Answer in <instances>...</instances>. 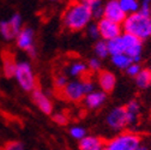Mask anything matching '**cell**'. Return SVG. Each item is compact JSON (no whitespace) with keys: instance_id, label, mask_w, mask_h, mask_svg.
Here are the masks:
<instances>
[{"instance_id":"1","label":"cell","mask_w":151,"mask_h":150,"mask_svg":"<svg viewBox=\"0 0 151 150\" xmlns=\"http://www.w3.org/2000/svg\"><path fill=\"white\" fill-rule=\"evenodd\" d=\"M92 14L90 10L82 4L79 0L72 1L63 14V24L70 31H82L92 22Z\"/></svg>"},{"instance_id":"2","label":"cell","mask_w":151,"mask_h":150,"mask_svg":"<svg viewBox=\"0 0 151 150\" xmlns=\"http://www.w3.org/2000/svg\"><path fill=\"white\" fill-rule=\"evenodd\" d=\"M122 31L131 34L139 40L145 41L151 39V17L139 12L128 14L122 23Z\"/></svg>"},{"instance_id":"3","label":"cell","mask_w":151,"mask_h":150,"mask_svg":"<svg viewBox=\"0 0 151 150\" xmlns=\"http://www.w3.org/2000/svg\"><path fill=\"white\" fill-rule=\"evenodd\" d=\"M142 143V137L132 131H122L113 137L107 144L108 150H136Z\"/></svg>"},{"instance_id":"4","label":"cell","mask_w":151,"mask_h":150,"mask_svg":"<svg viewBox=\"0 0 151 150\" xmlns=\"http://www.w3.org/2000/svg\"><path fill=\"white\" fill-rule=\"evenodd\" d=\"M14 78L17 79L18 85L27 92H31L34 89L37 88L34 69H32L31 64L27 60H22V61L17 63Z\"/></svg>"},{"instance_id":"5","label":"cell","mask_w":151,"mask_h":150,"mask_svg":"<svg viewBox=\"0 0 151 150\" xmlns=\"http://www.w3.org/2000/svg\"><path fill=\"white\" fill-rule=\"evenodd\" d=\"M106 126L114 131V132H122L127 127V117H126V109L125 106H115L113 107L104 118Z\"/></svg>"},{"instance_id":"6","label":"cell","mask_w":151,"mask_h":150,"mask_svg":"<svg viewBox=\"0 0 151 150\" xmlns=\"http://www.w3.org/2000/svg\"><path fill=\"white\" fill-rule=\"evenodd\" d=\"M23 28V18L19 13L12 14L7 21L0 22V35L6 41L16 40Z\"/></svg>"},{"instance_id":"7","label":"cell","mask_w":151,"mask_h":150,"mask_svg":"<svg viewBox=\"0 0 151 150\" xmlns=\"http://www.w3.org/2000/svg\"><path fill=\"white\" fill-rule=\"evenodd\" d=\"M121 39L124 42V53L128 55L133 63H140L143 58V41L126 32H122Z\"/></svg>"},{"instance_id":"8","label":"cell","mask_w":151,"mask_h":150,"mask_svg":"<svg viewBox=\"0 0 151 150\" xmlns=\"http://www.w3.org/2000/svg\"><path fill=\"white\" fill-rule=\"evenodd\" d=\"M97 27H99V31H100V39L104 40V41H110L113 39H116V37L122 35V25L114 23L113 21H109L107 18H101L97 22Z\"/></svg>"},{"instance_id":"9","label":"cell","mask_w":151,"mask_h":150,"mask_svg":"<svg viewBox=\"0 0 151 150\" xmlns=\"http://www.w3.org/2000/svg\"><path fill=\"white\" fill-rule=\"evenodd\" d=\"M61 92H63V97L70 102H81L84 100L85 96L82 79L68 81V83L61 90Z\"/></svg>"},{"instance_id":"10","label":"cell","mask_w":151,"mask_h":150,"mask_svg":"<svg viewBox=\"0 0 151 150\" xmlns=\"http://www.w3.org/2000/svg\"><path fill=\"white\" fill-rule=\"evenodd\" d=\"M103 17L109 21H113L114 23L121 24L125 22L127 14L121 9L119 0H106L104 1V12Z\"/></svg>"},{"instance_id":"11","label":"cell","mask_w":151,"mask_h":150,"mask_svg":"<svg viewBox=\"0 0 151 150\" xmlns=\"http://www.w3.org/2000/svg\"><path fill=\"white\" fill-rule=\"evenodd\" d=\"M31 99H32V102L35 103V106L39 108L43 114H47V115L53 114V112H54L53 101L49 97L48 94H46L42 89H40V88L34 89L31 91Z\"/></svg>"},{"instance_id":"12","label":"cell","mask_w":151,"mask_h":150,"mask_svg":"<svg viewBox=\"0 0 151 150\" xmlns=\"http://www.w3.org/2000/svg\"><path fill=\"white\" fill-rule=\"evenodd\" d=\"M16 43L17 47L25 50L27 53L34 48H36L35 46V30L31 27H23L21 32L18 34L17 39H16Z\"/></svg>"},{"instance_id":"13","label":"cell","mask_w":151,"mask_h":150,"mask_svg":"<svg viewBox=\"0 0 151 150\" xmlns=\"http://www.w3.org/2000/svg\"><path fill=\"white\" fill-rule=\"evenodd\" d=\"M107 95L108 94H106L104 91H102L100 89H96L92 92L86 94V95L84 96L83 103L90 110H97L101 107H103L104 103L107 102V99H108Z\"/></svg>"},{"instance_id":"14","label":"cell","mask_w":151,"mask_h":150,"mask_svg":"<svg viewBox=\"0 0 151 150\" xmlns=\"http://www.w3.org/2000/svg\"><path fill=\"white\" fill-rule=\"evenodd\" d=\"M97 85L106 94L113 92L116 87V76L113 71L102 70L97 73Z\"/></svg>"},{"instance_id":"15","label":"cell","mask_w":151,"mask_h":150,"mask_svg":"<svg viewBox=\"0 0 151 150\" xmlns=\"http://www.w3.org/2000/svg\"><path fill=\"white\" fill-rule=\"evenodd\" d=\"M126 117H127V126L129 127H136L138 121H139V115H140V103L137 100H131L126 106Z\"/></svg>"},{"instance_id":"16","label":"cell","mask_w":151,"mask_h":150,"mask_svg":"<svg viewBox=\"0 0 151 150\" xmlns=\"http://www.w3.org/2000/svg\"><path fill=\"white\" fill-rule=\"evenodd\" d=\"M79 150H103L106 144L103 139L95 135H88L82 141H79Z\"/></svg>"},{"instance_id":"17","label":"cell","mask_w":151,"mask_h":150,"mask_svg":"<svg viewBox=\"0 0 151 150\" xmlns=\"http://www.w3.org/2000/svg\"><path fill=\"white\" fill-rule=\"evenodd\" d=\"M82 4H84L91 12L93 19H101L103 18L104 12V1L103 0H79Z\"/></svg>"},{"instance_id":"18","label":"cell","mask_w":151,"mask_h":150,"mask_svg":"<svg viewBox=\"0 0 151 150\" xmlns=\"http://www.w3.org/2000/svg\"><path fill=\"white\" fill-rule=\"evenodd\" d=\"M88 71L89 70H88L86 63H84L82 60H74L67 67V74L73 77L74 79H79L81 77L85 76L88 73Z\"/></svg>"},{"instance_id":"19","label":"cell","mask_w":151,"mask_h":150,"mask_svg":"<svg viewBox=\"0 0 151 150\" xmlns=\"http://www.w3.org/2000/svg\"><path fill=\"white\" fill-rule=\"evenodd\" d=\"M17 69V61L14 57L10 53H4L3 55V70L4 74L7 78H13Z\"/></svg>"},{"instance_id":"20","label":"cell","mask_w":151,"mask_h":150,"mask_svg":"<svg viewBox=\"0 0 151 150\" xmlns=\"http://www.w3.org/2000/svg\"><path fill=\"white\" fill-rule=\"evenodd\" d=\"M134 83L138 89L145 90L151 87V69L143 67L142 71L138 73V76L134 78Z\"/></svg>"},{"instance_id":"21","label":"cell","mask_w":151,"mask_h":150,"mask_svg":"<svg viewBox=\"0 0 151 150\" xmlns=\"http://www.w3.org/2000/svg\"><path fill=\"white\" fill-rule=\"evenodd\" d=\"M110 63L113 64V66L116 67L118 70L126 71V69L133 61H132V59L128 57V55H126L125 53H120V54L111 55V57H110Z\"/></svg>"},{"instance_id":"22","label":"cell","mask_w":151,"mask_h":150,"mask_svg":"<svg viewBox=\"0 0 151 150\" xmlns=\"http://www.w3.org/2000/svg\"><path fill=\"white\" fill-rule=\"evenodd\" d=\"M93 57H96L101 60L106 59L109 57V52H108V45L107 41L99 39L95 45H93Z\"/></svg>"},{"instance_id":"23","label":"cell","mask_w":151,"mask_h":150,"mask_svg":"<svg viewBox=\"0 0 151 150\" xmlns=\"http://www.w3.org/2000/svg\"><path fill=\"white\" fill-rule=\"evenodd\" d=\"M119 4L124 12L128 16L132 13L139 12L140 10V1L139 0H119Z\"/></svg>"},{"instance_id":"24","label":"cell","mask_w":151,"mask_h":150,"mask_svg":"<svg viewBox=\"0 0 151 150\" xmlns=\"http://www.w3.org/2000/svg\"><path fill=\"white\" fill-rule=\"evenodd\" d=\"M107 45H108L109 57H111V55H115V54L124 53V42H122L121 36H119V37H116V39H113V40L108 41Z\"/></svg>"},{"instance_id":"25","label":"cell","mask_w":151,"mask_h":150,"mask_svg":"<svg viewBox=\"0 0 151 150\" xmlns=\"http://www.w3.org/2000/svg\"><path fill=\"white\" fill-rule=\"evenodd\" d=\"M70 136L71 138H73L74 141H82L84 137L88 136V132H86V128L82 125H73L70 127Z\"/></svg>"},{"instance_id":"26","label":"cell","mask_w":151,"mask_h":150,"mask_svg":"<svg viewBox=\"0 0 151 150\" xmlns=\"http://www.w3.org/2000/svg\"><path fill=\"white\" fill-rule=\"evenodd\" d=\"M86 65H88V70L91 73H99L100 71H102V60L96 58V57L90 58L88 60Z\"/></svg>"},{"instance_id":"27","label":"cell","mask_w":151,"mask_h":150,"mask_svg":"<svg viewBox=\"0 0 151 150\" xmlns=\"http://www.w3.org/2000/svg\"><path fill=\"white\" fill-rule=\"evenodd\" d=\"M85 32H86V35L90 37L91 40L97 41V40L100 39V31H99V27H97V23H96V22H95V23L91 22V23L86 27Z\"/></svg>"},{"instance_id":"28","label":"cell","mask_w":151,"mask_h":150,"mask_svg":"<svg viewBox=\"0 0 151 150\" xmlns=\"http://www.w3.org/2000/svg\"><path fill=\"white\" fill-rule=\"evenodd\" d=\"M53 83H54V87H55L56 89L63 90V89L66 87V84L68 83V77L66 76V74H64V73L56 74V76L54 77Z\"/></svg>"},{"instance_id":"29","label":"cell","mask_w":151,"mask_h":150,"mask_svg":"<svg viewBox=\"0 0 151 150\" xmlns=\"http://www.w3.org/2000/svg\"><path fill=\"white\" fill-rule=\"evenodd\" d=\"M142 66H140V63H132L125 71V73L127 74L128 77L131 78H136L138 76V73L142 71Z\"/></svg>"},{"instance_id":"30","label":"cell","mask_w":151,"mask_h":150,"mask_svg":"<svg viewBox=\"0 0 151 150\" xmlns=\"http://www.w3.org/2000/svg\"><path fill=\"white\" fill-rule=\"evenodd\" d=\"M52 119L55 124H58L60 126H65L68 123V117L64 113V112H56V113H53Z\"/></svg>"},{"instance_id":"31","label":"cell","mask_w":151,"mask_h":150,"mask_svg":"<svg viewBox=\"0 0 151 150\" xmlns=\"http://www.w3.org/2000/svg\"><path fill=\"white\" fill-rule=\"evenodd\" d=\"M82 82H83V88H84V91H85V95L89 92H92L93 90H96V83L92 79L84 78V79H82Z\"/></svg>"},{"instance_id":"32","label":"cell","mask_w":151,"mask_h":150,"mask_svg":"<svg viewBox=\"0 0 151 150\" xmlns=\"http://www.w3.org/2000/svg\"><path fill=\"white\" fill-rule=\"evenodd\" d=\"M4 150H25V145L19 141H13L7 143Z\"/></svg>"},{"instance_id":"33","label":"cell","mask_w":151,"mask_h":150,"mask_svg":"<svg viewBox=\"0 0 151 150\" xmlns=\"http://www.w3.org/2000/svg\"><path fill=\"white\" fill-rule=\"evenodd\" d=\"M151 10V0H140V12L149 14Z\"/></svg>"},{"instance_id":"34","label":"cell","mask_w":151,"mask_h":150,"mask_svg":"<svg viewBox=\"0 0 151 150\" xmlns=\"http://www.w3.org/2000/svg\"><path fill=\"white\" fill-rule=\"evenodd\" d=\"M136 150H150V146L147 145V144H144V143H140L137 148H136Z\"/></svg>"},{"instance_id":"35","label":"cell","mask_w":151,"mask_h":150,"mask_svg":"<svg viewBox=\"0 0 151 150\" xmlns=\"http://www.w3.org/2000/svg\"><path fill=\"white\" fill-rule=\"evenodd\" d=\"M49 1H59V0H49Z\"/></svg>"},{"instance_id":"36","label":"cell","mask_w":151,"mask_h":150,"mask_svg":"<svg viewBox=\"0 0 151 150\" xmlns=\"http://www.w3.org/2000/svg\"><path fill=\"white\" fill-rule=\"evenodd\" d=\"M103 150H108V149H107V148H106V146H104V149H103Z\"/></svg>"},{"instance_id":"37","label":"cell","mask_w":151,"mask_h":150,"mask_svg":"<svg viewBox=\"0 0 151 150\" xmlns=\"http://www.w3.org/2000/svg\"><path fill=\"white\" fill-rule=\"evenodd\" d=\"M149 14H150V17H151V10H150V13H149Z\"/></svg>"}]
</instances>
